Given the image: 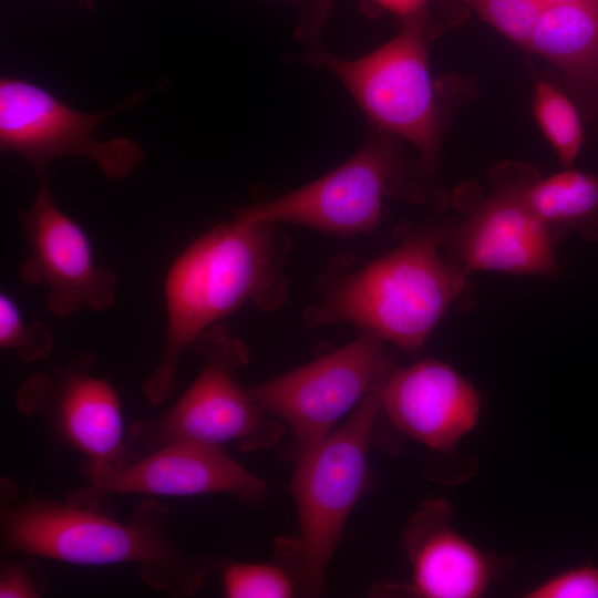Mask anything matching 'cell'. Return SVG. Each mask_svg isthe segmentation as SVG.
<instances>
[{
	"instance_id": "cell-15",
	"label": "cell",
	"mask_w": 598,
	"mask_h": 598,
	"mask_svg": "<svg viewBox=\"0 0 598 598\" xmlns=\"http://www.w3.org/2000/svg\"><path fill=\"white\" fill-rule=\"evenodd\" d=\"M451 506L430 498L409 519L403 543L412 568L409 590L425 598H476L496 575L494 559L451 524Z\"/></svg>"
},
{
	"instance_id": "cell-2",
	"label": "cell",
	"mask_w": 598,
	"mask_h": 598,
	"mask_svg": "<svg viewBox=\"0 0 598 598\" xmlns=\"http://www.w3.org/2000/svg\"><path fill=\"white\" fill-rule=\"evenodd\" d=\"M2 493L1 551L73 565H134L142 581L171 597L199 590L207 561L182 549L168 532L167 508L143 501L128 522L85 507L83 503L29 497L17 503Z\"/></svg>"
},
{
	"instance_id": "cell-9",
	"label": "cell",
	"mask_w": 598,
	"mask_h": 598,
	"mask_svg": "<svg viewBox=\"0 0 598 598\" xmlns=\"http://www.w3.org/2000/svg\"><path fill=\"white\" fill-rule=\"evenodd\" d=\"M144 96L137 92L112 110L84 113L33 82L2 78L0 148L23 157L39 174L53 158L76 156L95 163L111 179H124L144 161V151L126 137L100 141L94 132L109 116Z\"/></svg>"
},
{
	"instance_id": "cell-21",
	"label": "cell",
	"mask_w": 598,
	"mask_h": 598,
	"mask_svg": "<svg viewBox=\"0 0 598 598\" xmlns=\"http://www.w3.org/2000/svg\"><path fill=\"white\" fill-rule=\"evenodd\" d=\"M518 45L527 48L540 17L538 0H463Z\"/></svg>"
},
{
	"instance_id": "cell-12",
	"label": "cell",
	"mask_w": 598,
	"mask_h": 598,
	"mask_svg": "<svg viewBox=\"0 0 598 598\" xmlns=\"http://www.w3.org/2000/svg\"><path fill=\"white\" fill-rule=\"evenodd\" d=\"M40 175L31 205L19 213L29 248L19 278L47 288L45 308L56 318L110 309L116 296L115 270L95 261L87 234L58 206L45 171Z\"/></svg>"
},
{
	"instance_id": "cell-8",
	"label": "cell",
	"mask_w": 598,
	"mask_h": 598,
	"mask_svg": "<svg viewBox=\"0 0 598 598\" xmlns=\"http://www.w3.org/2000/svg\"><path fill=\"white\" fill-rule=\"evenodd\" d=\"M410 175L411 166L396 142L377 133L330 173L280 197L238 209L255 220L342 236L368 234L378 228L386 198L424 200Z\"/></svg>"
},
{
	"instance_id": "cell-7",
	"label": "cell",
	"mask_w": 598,
	"mask_h": 598,
	"mask_svg": "<svg viewBox=\"0 0 598 598\" xmlns=\"http://www.w3.org/2000/svg\"><path fill=\"white\" fill-rule=\"evenodd\" d=\"M539 177L533 165L506 161L489 172L492 188L486 194L476 185H462L453 204L463 219L446 227V261L465 276L474 270L555 274L554 244L528 197Z\"/></svg>"
},
{
	"instance_id": "cell-19",
	"label": "cell",
	"mask_w": 598,
	"mask_h": 598,
	"mask_svg": "<svg viewBox=\"0 0 598 598\" xmlns=\"http://www.w3.org/2000/svg\"><path fill=\"white\" fill-rule=\"evenodd\" d=\"M0 348L12 352L21 362L47 358L53 348V333L48 324L28 321L16 300L0 292Z\"/></svg>"
},
{
	"instance_id": "cell-6",
	"label": "cell",
	"mask_w": 598,
	"mask_h": 598,
	"mask_svg": "<svg viewBox=\"0 0 598 598\" xmlns=\"http://www.w3.org/2000/svg\"><path fill=\"white\" fill-rule=\"evenodd\" d=\"M193 346L204 359L200 372L165 413L134 423L131 442L147 452L174 442L219 447L233 442L244 451L274 445L282 435L281 425L267 417L237 377L248 361L246 344L215 324Z\"/></svg>"
},
{
	"instance_id": "cell-5",
	"label": "cell",
	"mask_w": 598,
	"mask_h": 598,
	"mask_svg": "<svg viewBox=\"0 0 598 598\" xmlns=\"http://www.w3.org/2000/svg\"><path fill=\"white\" fill-rule=\"evenodd\" d=\"M404 20L396 37L367 55L340 59L318 48L307 58L337 75L377 133L408 140L420 153L421 167L432 168L442 113L427 62V13Z\"/></svg>"
},
{
	"instance_id": "cell-3",
	"label": "cell",
	"mask_w": 598,
	"mask_h": 598,
	"mask_svg": "<svg viewBox=\"0 0 598 598\" xmlns=\"http://www.w3.org/2000/svg\"><path fill=\"white\" fill-rule=\"evenodd\" d=\"M445 234L443 225L416 228L389 252L330 281L306 308V324L347 322L416 351L466 285L443 255Z\"/></svg>"
},
{
	"instance_id": "cell-11",
	"label": "cell",
	"mask_w": 598,
	"mask_h": 598,
	"mask_svg": "<svg viewBox=\"0 0 598 598\" xmlns=\"http://www.w3.org/2000/svg\"><path fill=\"white\" fill-rule=\"evenodd\" d=\"M384 341L355 340L278 378L249 388L258 405L293 432L299 454L308 451L392 371Z\"/></svg>"
},
{
	"instance_id": "cell-22",
	"label": "cell",
	"mask_w": 598,
	"mask_h": 598,
	"mask_svg": "<svg viewBox=\"0 0 598 598\" xmlns=\"http://www.w3.org/2000/svg\"><path fill=\"white\" fill-rule=\"evenodd\" d=\"M527 598H598V567L584 564L538 584Z\"/></svg>"
},
{
	"instance_id": "cell-13",
	"label": "cell",
	"mask_w": 598,
	"mask_h": 598,
	"mask_svg": "<svg viewBox=\"0 0 598 598\" xmlns=\"http://www.w3.org/2000/svg\"><path fill=\"white\" fill-rule=\"evenodd\" d=\"M82 495L144 494L195 496L227 493L246 505H260L267 496L262 480L251 474L219 446L193 442L164 445L123 467L87 478Z\"/></svg>"
},
{
	"instance_id": "cell-4",
	"label": "cell",
	"mask_w": 598,
	"mask_h": 598,
	"mask_svg": "<svg viewBox=\"0 0 598 598\" xmlns=\"http://www.w3.org/2000/svg\"><path fill=\"white\" fill-rule=\"evenodd\" d=\"M388 377L342 425L299 454L291 481L299 533L293 539H281L277 550L309 594L321 591L347 519L369 485V442Z\"/></svg>"
},
{
	"instance_id": "cell-17",
	"label": "cell",
	"mask_w": 598,
	"mask_h": 598,
	"mask_svg": "<svg viewBox=\"0 0 598 598\" xmlns=\"http://www.w3.org/2000/svg\"><path fill=\"white\" fill-rule=\"evenodd\" d=\"M528 197L554 245L570 233L589 243L598 240V173L564 171L539 177Z\"/></svg>"
},
{
	"instance_id": "cell-25",
	"label": "cell",
	"mask_w": 598,
	"mask_h": 598,
	"mask_svg": "<svg viewBox=\"0 0 598 598\" xmlns=\"http://www.w3.org/2000/svg\"><path fill=\"white\" fill-rule=\"evenodd\" d=\"M543 7L548 4H555V3H564V2H571V1H578V0H538Z\"/></svg>"
},
{
	"instance_id": "cell-18",
	"label": "cell",
	"mask_w": 598,
	"mask_h": 598,
	"mask_svg": "<svg viewBox=\"0 0 598 598\" xmlns=\"http://www.w3.org/2000/svg\"><path fill=\"white\" fill-rule=\"evenodd\" d=\"M534 114L559 162L570 166L582 143V126L574 103L546 81L535 85Z\"/></svg>"
},
{
	"instance_id": "cell-16",
	"label": "cell",
	"mask_w": 598,
	"mask_h": 598,
	"mask_svg": "<svg viewBox=\"0 0 598 598\" xmlns=\"http://www.w3.org/2000/svg\"><path fill=\"white\" fill-rule=\"evenodd\" d=\"M565 76L584 112L598 105V0L544 6L527 45Z\"/></svg>"
},
{
	"instance_id": "cell-14",
	"label": "cell",
	"mask_w": 598,
	"mask_h": 598,
	"mask_svg": "<svg viewBox=\"0 0 598 598\" xmlns=\"http://www.w3.org/2000/svg\"><path fill=\"white\" fill-rule=\"evenodd\" d=\"M381 409L403 434L445 452L477 425L481 398L451 365L425 359L390 372L381 392Z\"/></svg>"
},
{
	"instance_id": "cell-26",
	"label": "cell",
	"mask_w": 598,
	"mask_h": 598,
	"mask_svg": "<svg viewBox=\"0 0 598 598\" xmlns=\"http://www.w3.org/2000/svg\"><path fill=\"white\" fill-rule=\"evenodd\" d=\"M81 3L89 6L92 3V0H79Z\"/></svg>"
},
{
	"instance_id": "cell-23",
	"label": "cell",
	"mask_w": 598,
	"mask_h": 598,
	"mask_svg": "<svg viewBox=\"0 0 598 598\" xmlns=\"http://www.w3.org/2000/svg\"><path fill=\"white\" fill-rule=\"evenodd\" d=\"M40 565L31 559L9 560L1 566V598H38L45 589Z\"/></svg>"
},
{
	"instance_id": "cell-20",
	"label": "cell",
	"mask_w": 598,
	"mask_h": 598,
	"mask_svg": "<svg viewBox=\"0 0 598 598\" xmlns=\"http://www.w3.org/2000/svg\"><path fill=\"white\" fill-rule=\"evenodd\" d=\"M229 598H288L295 592L290 571L275 564H233L223 574Z\"/></svg>"
},
{
	"instance_id": "cell-1",
	"label": "cell",
	"mask_w": 598,
	"mask_h": 598,
	"mask_svg": "<svg viewBox=\"0 0 598 598\" xmlns=\"http://www.w3.org/2000/svg\"><path fill=\"white\" fill-rule=\"evenodd\" d=\"M276 225L236 208L230 220L198 236L172 262L164 281L165 340L143 383L148 402L172 394L182 355L204 331L245 305L270 311L285 303L289 244Z\"/></svg>"
},
{
	"instance_id": "cell-24",
	"label": "cell",
	"mask_w": 598,
	"mask_h": 598,
	"mask_svg": "<svg viewBox=\"0 0 598 598\" xmlns=\"http://www.w3.org/2000/svg\"><path fill=\"white\" fill-rule=\"evenodd\" d=\"M381 8L404 19L423 10L427 0H373Z\"/></svg>"
},
{
	"instance_id": "cell-10",
	"label": "cell",
	"mask_w": 598,
	"mask_h": 598,
	"mask_svg": "<svg viewBox=\"0 0 598 598\" xmlns=\"http://www.w3.org/2000/svg\"><path fill=\"white\" fill-rule=\"evenodd\" d=\"M96 355L74 360L29 375L16 393L18 410L40 417L55 436L81 453V467L92 475L123 467L133 460L124 444L120 396L112 383L95 374Z\"/></svg>"
}]
</instances>
